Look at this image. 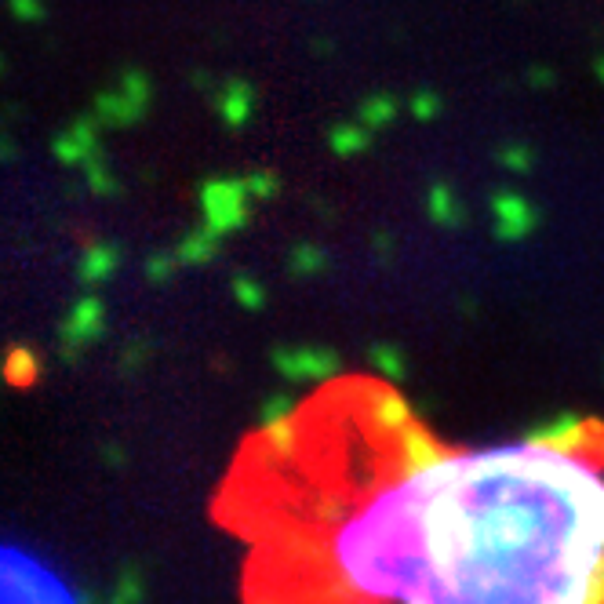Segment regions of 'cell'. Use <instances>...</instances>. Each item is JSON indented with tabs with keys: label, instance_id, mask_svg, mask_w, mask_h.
Returning <instances> with one entry per match:
<instances>
[{
	"label": "cell",
	"instance_id": "7a4b0ae2",
	"mask_svg": "<svg viewBox=\"0 0 604 604\" xmlns=\"http://www.w3.org/2000/svg\"><path fill=\"white\" fill-rule=\"evenodd\" d=\"M0 604H81L48 561L15 543H0Z\"/></svg>",
	"mask_w": 604,
	"mask_h": 604
},
{
	"label": "cell",
	"instance_id": "6da1fadb",
	"mask_svg": "<svg viewBox=\"0 0 604 604\" xmlns=\"http://www.w3.org/2000/svg\"><path fill=\"white\" fill-rule=\"evenodd\" d=\"M215 517L248 604H604V423L470 448L339 375L248 433Z\"/></svg>",
	"mask_w": 604,
	"mask_h": 604
},
{
	"label": "cell",
	"instance_id": "3957f363",
	"mask_svg": "<svg viewBox=\"0 0 604 604\" xmlns=\"http://www.w3.org/2000/svg\"><path fill=\"white\" fill-rule=\"evenodd\" d=\"M15 8H19V11H37V0H15Z\"/></svg>",
	"mask_w": 604,
	"mask_h": 604
}]
</instances>
